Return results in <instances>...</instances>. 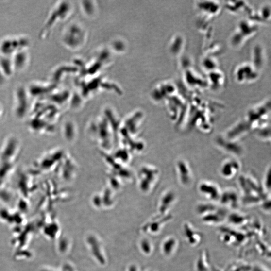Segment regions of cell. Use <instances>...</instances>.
<instances>
[{
  "mask_svg": "<svg viewBox=\"0 0 271 271\" xmlns=\"http://www.w3.org/2000/svg\"><path fill=\"white\" fill-rule=\"evenodd\" d=\"M238 183L243 193V201L245 203H254L264 200L267 195L263 187L255 178L250 175L240 176Z\"/></svg>",
  "mask_w": 271,
  "mask_h": 271,
  "instance_id": "cell-1",
  "label": "cell"
},
{
  "mask_svg": "<svg viewBox=\"0 0 271 271\" xmlns=\"http://www.w3.org/2000/svg\"><path fill=\"white\" fill-rule=\"evenodd\" d=\"M30 44L29 39L24 35L7 37L0 42V54L11 57L18 52L28 50Z\"/></svg>",
  "mask_w": 271,
  "mask_h": 271,
  "instance_id": "cell-2",
  "label": "cell"
},
{
  "mask_svg": "<svg viewBox=\"0 0 271 271\" xmlns=\"http://www.w3.org/2000/svg\"><path fill=\"white\" fill-rule=\"evenodd\" d=\"M198 212L203 217V220L205 222H220L223 220L225 216V210L222 208H218L212 203H202L198 207Z\"/></svg>",
  "mask_w": 271,
  "mask_h": 271,
  "instance_id": "cell-3",
  "label": "cell"
},
{
  "mask_svg": "<svg viewBox=\"0 0 271 271\" xmlns=\"http://www.w3.org/2000/svg\"><path fill=\"white\" fill-rule=\"evenodd\" d=\"M176 168L180 184L186 188L190 187L194 177L189 164L184 159H179L176 163Z\"/></svg>",
  "mask_w": 271,
  "mask_h": 271,
  "instance_id": "cell-4",
  "label": "cell"
},
{
  "mask_svg": "<svg viewBox=\"0 0 271 271\" xmlns=\"http://www.w3.org/2000/svg\"><path fill=\"white\" fill-rule=\"evenodd\" d=\"M199 192L211 202L219 201L222 191L219 186L210 181H203L198 186Z\"/></svg>",
  "mask_w": 271,
  "mask_h": 271,
  "instance_id": "cell-5",
  "label": "cell"
},
{
  "mask_svg": "<svg viewBox=\"0 0 271 271\" xmlns=\"http://www.w3.org/2000/svg\"><path fill=\"white\" fill-rule=\"evenodd\" d=\"M241 169V164L235 157L224 160L220 168V174L224 179L227 180L235 178Z\"/></svg>",
  "mask_w": 271,
  "mask_h": 271,
  "instance_id": "cell-6",
  "label": "cell"
},
{
  "mask_svg": "<svg viewBox=\"0 0 271 271\" xmlns=\"http://www.w3.org/2000/svg\"><path fill=\"white\" fill-rule=\"evenodd\" d=\"M216 142L219 147L233 155L237 156L243 154V148L237 141L229 140L224 136H218Z\"/></svg>",
  "mask_w": 271,
  "mask_h": 271,
  "instance_id": "cell-7",
  "label": "cell"
},
{
  "mask_svg": "<svg viewBox=\"0 0 271 271\" xmlns=\"http://www.w3.org/2000/svg\"><path fill=\"white\" fill-rule=\"evenodd\" d=\"M250 130V126L247 120H242L231 128L224 137L229 140L238 141L240 137L243 136Z\"/></svg>",
  "mask_w": 271,
  "mask_h": 271,
  "instance_id": "cell-8",
  "label": "cell"
},
{
  "mask_svg": "<svg viewBox=\"0 0 271 271\" xmlns=\"http://www.w3.org/2000/svg\"><path fill=\"white\" fill-rule=\"evenodd\" d=\"M15 104L17 114H24L27 111L29 104V96L27 89L24 86L18 87L15 92Z\"/></svg>",
  "mask_w": 271,
  "mask_h": 271,
  "instance_id": "cell-9",
  "label": "cell"
},
{
  "mask_svg": "<svg viewBox=\"0 0 271 271\" xmlns=\"http://www.w3.org/2000/svg\"><path fill=\"white\" fill-rule=\"evenodd\" d=\"M240 199L239 193L234 188H226L221 192L220 201L222 204L232 208H236L239 205Z\"/></svg>",
  "mask_w": 271,
  "mask_h": 271,
  "instance_id": "cell-10",
  "label": "cell"
},
{
  "mask_svg": "<svg viewBox=\"0 0 271 271\" xmlns=\"http://www.w3.org/2000/svg\"><path fill=\"white\" fill-rule=\"evenodd\" d=\"M15 72L25 70L29 64L30 56L28 50L18 52L11 57Z\"/></svg>",
  "mask_w": 271,
  "mask_h": 271,
  "instance_id": "cell-11",
  "label": "cell"
},
{
  "mask_svg": "<svg viewBox=\"0 0 271 271\" xmlns=\"http://www.w3.org/2000/svg\"><path fill=\"white\" fill-rule=\"evenodd\" d=\"M186 228L185 231V237H187L190 236H192L190 237L187 241L188 243L191 245V246H197L200 244L202 242V236L199 231L194 229L191 225L188 224H186Z\"/></svg>",
  "mask_w": 271,
  "mask_h": 271,
  "instance_id": "cell-12",
  "label": "cell"
},
{
  "mask_svg": "<svg viewBox=\"0 0 271 271\" xmlns=\"http://www.w3.org/2000/svg\"><path fill=\"white\" fill-rule=\"evenodd\" d=\"M0 69L8 79L15 72L11 57L2 56L0 58Z\"/></svg>",
  "mask_w": 271,
  "mask_h": 271,
  "instance_id": "cell-13",
  "label": "cell"
},
{
  "mask_svg": "<svg viewBox=\"0 0 271 271\" xmlns=\"http://www.w3.org/2000/svg\"><path fill=\"white\" fill-rule=\"evenodd\" d=\"M177 247V240L175 237H170L164 240L162 249L165 255L170 256L174 254Z\"/></svg>",
  "mask_w": 271,
  "mask_h": 271,
  "instance_id": "cell-14",
  "label": "cell"
},
{
  "mask_svg": "<svg viewBox=\"0 0 271 271\" xmlns=\"http://www.w3.org/2000/svg\"><path fill=\"white\" fill-rule=\"evenodd\" d=\"M29 95H41L47 93H51V85L41 84H34L27 88Z\"/></svg>",
  "mask_w": 271,
  "mask_h": 271,
  "instance_id": "cell-15",
  "label": "cell"
},
{
  "mask_svg": "<svg viewBox=\"0 0 271 271\" xmlns=\"http://www.w3.org/2000/svg\"><path fill=\"white\" fill-rule=\"evenodd\" d=\"M271 176V168L269 166V168L267 169L265 178L264 179L263 189L266 192L270 193V178Z\"/></svg>",
  "mask_w": 271,
  "mask_h": 271,
  "instance_id": "cell-16",
  "label": "cell"
},
{
  "mask_svg": "<svg viewBox=\"0 0 271 271\" xmlns=\"http://www.w3.org/2000/svg\"><path fill=\"white\" fill-rule=\"evenodd\" d=\"M7 79L5 75L3 74L1 69H0V86H2L5 85Z\"/></svg>",
  "mask_w": 271,
  "mask_h": 271,
  "instance_id": "cell-17",
  "label": "cell"
},
{
  "mask_svg": "<svg viewBox=\"0 0 271 271\" xmlns=\"http://www.w3.org/2000/svg\"><path fill=\"white\" fill-rule=\"evenodd\" d=\"M141 247L142 250L144 249L145 252H146V247L149 252H150L151 250L150 249H152V248H151V246L149 242H148V240H143V242H142Z\"/></svg>",
  "mask_w": 271,
  "mask_h": 271,
  "instance_id": "cell-18",
  "label": "cell"
},
{
  "mask_svg": "<svg viewBox=\"0 0 271 271\" xmlns=\"http://www.w3.org/2000/svg\"><path fill=\"white\" fill-rule=\"evenodd\" d=\"M3 113V108L2 105L0 104V116H1Z\"/></svg>",
  "mask_w": 271,
  "mask_h": 271,
  "instance_id": "cell-19",
  "label": "cell"
}]
</instances>
